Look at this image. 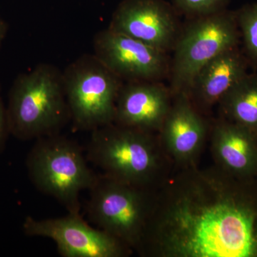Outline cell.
Masks as SVG:
<instances>
[{
    "label": "cell",
    "mask_w": 257,
    "mask_h": 257,
    "mask_svg": "<svg viewBox=\"0 0 257 257\" xmlns=\"http://www.w3.org/2000/svg\"><path fill=\"white\" fill-rule=\"evenodd\" d=\"M156 191L98 175L89 189L86 212L99 229L136 251L153 210Z\"/></svg>",
    "instance_id": "5b68a950"
},
{
    "label": "cell",
    "mask_w": 257,
    "mask_h": 257,
    "mask_svg": "<svg viewBox=\"0 0 257 257\" xmlns=\"http://www.w3.org/2000/svg\"><path fill=\"white\" fill-rule=\"evenodd\" d=\"M161 127V142L170 158L181 167L194 165L204 146L207 128L187 94L176 95Z\"/></svg>",
    "instance_id": "8fae6325"
},
{
    "label": "cell",
    "mask_w": 257,
    "mask_h": 257,
    "mask_svg": "<svg viewBox=\"0 0 257 257\" xmlns=\"http://www.w3.org/2000/svg\"><path fill=\"white\" fill-rule=\"evenodd\" d=\"M137 252L147 257H257V182L214 165L182 167L157 189Z\"/></svg>",
    "instance_id": "6da1fadb"
},
{
    "label": "cell",
    "mask_w": 257,
    "mask_h": 257,
    "mask_svg": "<svg viewBox=\"0 0 257 257\" xmlns=\"http://www.w3.org/2000/svg\"><path fill=\"white\" fill-rule=\"evenodd\" d=\"M6 107L10 135L20 141L60 134L71 121L62 72L39 64L20 74L10 88Z\"/></svg>",
    "instance_id": "3957f363"
},
{
    "label": "cell",
    "mask_w": 257,
    "mask_h": 257,
    "mask_svg": "<svg viewBox=\"0 0 257 257\" xmlns=\"http://www.w3.org/2000/svg\"><path fill=\"white\" fill-rule=\"evenodd\" d=\"M171 94L156 81L123 84L116 100L114 123L151 133L160 131L172 106Z\"/></svg>",
    "instance_id": "7c38bea8"
},
{
    "label": "cell",
    "mask_w": 257,
    "mask_h": 257,
    "mask_svg": "<svg viewBox=\"0 0 257 257\" xmlns=\"http://www.w3.org/2000/svg\"><path fill=\"white\" fill-rule=\"evenodd\" d=\"M153 133L116 123L96 128L86 150L88 162L121 182L157 189L166 179L169 155Z\"/></svg>",
    "instance_id": "7a4b0ae2"
},
{
    "label": "cell",
    "mask_w": 257,
    "mask_h": 257,
    "mask_svg": "<svg viewBox=\"0 0 257 257\" xmlns=\"http://www.w3.org/2000/svg\"><path fill=\"white\" fill-rule=\"evenodd\" d=\"M23 230L30 237L52 239L62 257H125L133 250L119 239L84 221L80 214L37 219L28 216Z\"/></svg>",
    "instance_id": "ba28073f"
},
{
    "label": "cell",
    "mask_w": 257,
    "mask_h": 257,
    "mask_svg": "<svg viewBox=\"0 0 257 257\" xmlns=\"http://www.w3.org/2000/svg\"><path fill=\"white\" fill-rule=\"evenodd\" d=\"M175 10L164 0H124L108 28L167 53L180 33Z\"/></svg>",
    "instance_id": "30bf717a"
},
{
    "label": "cell",
    "mask_w": 257,
    "mask_h": 257,
    "mask_svg": "<svg viewBox=\"0 0 257 257\" xmlns=\"http://www.w3.org/2000/svg\"><path fill=\"white\" fill-rule=\"evenodd\" d=\"M226 119L247 128L257 137V74H247L219 101Z\"/></svg>",
    "instance_id": "9a60e30c"
},
{
    "label": "cell",
    "mask_w": 257,
    "mask_h": 257,
    "mask_svg": "<svg viewBox=\"0 0 257 257\" xmlns=\"http://www.w3.org/2000/svg\"><path fill=\"white\" fill-rule=\"evenodd\" d=\"M71 121L81 131L92 132L114 122L123 81L94 55L81 56L62 72Z\"/></svg>",
    "instance_id": "8992f818"
},
{
    "label": "cell",
    "mask_w": 257,
    "mask_h": 257,
    "mask_svg": "<svg viewBox=\"0 0 257 257\" xmlns=\"http://www.w3.org/2000/svg\"><path fill=\"white\" fill-rule=\"evenodd\" d=\"M176 10L199 18L226 10L229 0H171Z\"/></svg>",
    "instance_id": "e0dca14e"
},
{
    "label": "cell",
    "mask_w": 257,
    "mask_h": 257,
    "mask_svg": "<svg viewBox=\"0 0 257 257\" xmlns=\"http://www.w3.org/2000/svg\"><path fill=\"white\" fill-rule=\"evenodd\" d=\"M236 15L248 60L257 64V3L245 5Z\"/></svg>",
    "instance_id": "2e32d148"
},
{
    "label": "cell",
    "mask_w": 257,
    "mask_h": 257,
    "mask_svg": "<svg viewBox=\"0 0 257 257\" xmlns=\"http://www.w3.org/2000/svg\"><path fill=\"white\" fill-rule=\"evenodd\" d=\"M248 60L239 47L224 51L201 69L188 96L199 108L211 107L219 103L236 83L248 74Z\"/></svg>",
    "instance_id": "4fadbf2b"
},
{
    "label": "cell",
    "mask_w": 257,
    "mask_h": 257,
    "mask_svg": "<svg viewBox=\"0 0 257 257\" xmlns=\"http://www.w3.org/2000/svg\"><path fill=\"white\" fill-rule=\"evenodd\" d=\"M87 163L80 145L60 133L35 140L26 160L34 187L74 214H80V193L97 178Z\"/></svg>",
    "instance_id": "277c9868"
},
{
    "label": "cell",
    "mask_w": 257,
    "mask_h": 257,
    "mask_svg": "<svg viewBox=\"0 0 257 257\" xmlns=\"http://www.w3.org/2000/svg\"><path fill=\"white\" fill-rule=\"evenodd\" d=\"M8 30V25L6 22L0 17V48H1L2 44L4 41L5 37L7 35V32Z\"/></svg>",
    "instance_id": "d6986e66"
},
{
    "label": "cell",
    "mask_w": 257,
    "mask_h": 257,
    "mask_svg": "<svg viewBox=\"0 0 257 257\" xmlns=\"http://www.w3.org/2000/svg\"><path fill=\"white\" fill-rule=\"evenodd\" d=\"M211 148L215 165L241 177L257 175V137L228 119L216 122L211 134Z\"/></svg>",
    "instance_id": "5bb4252c"
},
{
    "label": "cell",
    "mask_w": 257,
    "mask_h": 257,
    "mask_svg": "<svg viewBox=\"0 0 257 257\" xmlns=\"http://www.w3.org/2000/svg\"><path fill=\"white\" fill-rule=\"evenodd\" d=\"M10 131L7 107L5 106L0 91V154L4 151Z\"/></svg>",
    "instance_id": "ac0fdd59"
},
{
    "label": "cell",
    "mask_w": 257,
    "mask_h": 257,
    "mask_svg": "<svg viewBox=\"0 0 257 257\" xmlns=\"http://www.w3.org/2000/svg\"><path fill=\"white\" fill-rule=\"evenodd\" d=\"M93 50V55L122 81L154 82L168 70L166 52L108 28L94 35Z\"/></svg>",
    "instance_id": "9c48e42d"
},
{
    "label": "cell",
    "mask_w": 257,
    "mask_h": 257,
    "mask_svg": "<svg viewBox=\"0 0 257 257\" xmlns=\"http://www.w3.org/2000/svg\"><path fill=\"white\" fill-rule=\"evenodd\" d=\"M236 12L224 10L195 18L180 32L174 46L171 93L187 94L201 69L224 51L239 45Z\"/></svg>",
    "instance_id": "52a82bcc"
}]
</instances>
